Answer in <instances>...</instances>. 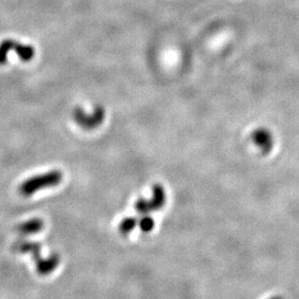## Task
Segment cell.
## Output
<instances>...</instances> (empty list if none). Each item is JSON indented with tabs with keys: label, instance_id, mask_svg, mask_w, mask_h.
Instances as JSON below:
<instances>
[{
	"label": "cell",
	"instance_id": "9c48e42d",
	"mask_svg": "<svg viewBox=\"0 0 299 299\" xmlns=\"http://www.w3.org/2000/svg\"><path fill=\"white\" fill-rule=\"evenodd\" d=\"M154 226L153 219L149 215H143L142 218L139 219V227L142 232L149 233Z\"/></svg>",
	"mask_w": 299,
	"mask_h": 299
},
{
	"label": "cell",
	"instance_id": "ba28073f",
	"mask_svg": "<svg viewBox=\"0 0 299 299\" xmlns=\"http://www.w3.org/2000/svg\"><path fill=\"white\" fill-rule=\"evenodd\" d=\"M137 226H139V218L127 217L121 221V223L119 226V230L120 233L127 234L132 232Z\"/></svg>",
	"mask_w": 299,
	"mask_h": 299
},
{
	"label": "cell",
	"instance_id": "52a82bcc",
	"mask_svg": "<svg viewBox=\"0 0 299 299\" xmlns=\"http://www.w3.org/2000/svg\"><path fill=\"white\" fill-rule=\"evenodd\" d=\"M44 227V222L41 219H31L28 222H25L23 224H21L20 226H18L17 231L21 234L27 235V234H33V233H37L42 231Z\"/></svg>",
	"mask_w": 299,
	"mask_h": 299
},
{
	"label": "cell",
	"instance_id": "8992f818",
	"mask_svg": "<svg viewBox=\"0 0 299 299\" xmlns=\"http://www.w3.org/2000/svg\"><path fill=\"white\" fill-rule=\"evenodd\" d=\"M252 139L263 153L269 152L273 147V136L268 130L264 128L256 130L252 135Z\"/></svg>",
	"mask_w": 299,
	"mask_h": 299
},
{
	"label": "cell",
	"instance_id": "5b68a950",
	"mask_svg": "<svg viewBox=\"0 0 299 299\" xmlns=\"http://www.w3.org/2000/svg\"><path fill=\"white\" fill-rule=\"evenodd\" d=\"M15 50L16 53L20 55L22 60L30 61L34 55V50L30 46H24L18 44L14 41L7 40L1 43L0 45V64H5L7 61V54L9 50Z\"/></svg>",
	"mask_w": 299,
	"mask_h": 299
},
{
	"label": "cell",
	"instance_id": "6da1fadb",
	"mask_svg": "<svg viewBox=\"0 0 299 299\" xmlns=\"http://www.w3.org/2000/svg\"><path fill=\"white\" fill-rule=\"evenodd\" d=\"M63 178V174L60 170H51L43 174H38L25 180L19 188L20 194L24 197H30L37 193L39 190L58 186Z\"/></svg>",
	"mask_w": 299,
	"mask_h": 299
},
{
	"label": "cell",
	"instance_id": "277c9868",
	"mask_svg": "<svg viewBox=\"0 0 299 299\" xmlns=\"http://www.w3.org/2000/svg\"><path fill=\"white\" fill-rule=\"evenodd\" d=\"M166 201V194L162 186L155 185L152 188V196L150 199H141L135 204L136 211L141 215H149L150 212L160 209Z\"/></svg>",
	"mask_w": 299,
	"mask_h": 299
},
{
	"label": "cell",
	"instance_id": "3957f363",
	"mask_svg": "<svg viewBox=\"0 0 299 299\" xmlns=\"http://www.w3.org/2000/svg\"><path fill=\"white\" fill-rule=\"evenodd\" d=\"M75 122L86 130L97 128L105 118V110L102 107H96L90 114H88L83 109L76 108L74 110Z\"/></svg>",
	"mask_w": 299,
	"mask_h": 299
},
{
	"label": "cell",
	"instance_id": "7a4b0ae2",
	"mask_svg": "<svg viewBox=\"0 0 299 299\" xmlns=\"http://www.w3.org/2000/svg\"><path fill=\"white\" fill-rule=\"evenodd\" d=\"M15 248L18 252L21 253H30L35 256L36 261V270L40 275H48L52 273L60 265V256L57 254L52 255L51 257L47 259H43L39 257V251H40V244L33 243L30 241H23L19 242L17 245H15Z\"/></svg>",
	"mask_w": 299,
	"mask_h": 299
}]
</instances>
